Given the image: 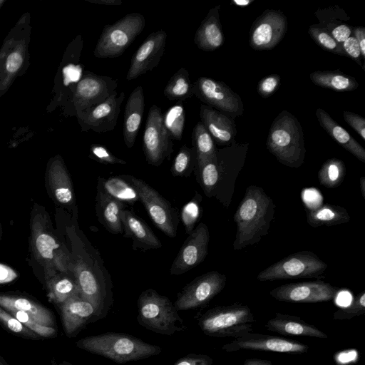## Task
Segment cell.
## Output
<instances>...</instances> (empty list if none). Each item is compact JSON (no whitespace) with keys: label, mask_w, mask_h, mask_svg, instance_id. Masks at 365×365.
Instances as JSON below:
<instances>
[{"label":"cell","mask_w":365,"mask_h":365,"mask_svg":"<svg viewBox=\"0 0 365 365\" xmlns=\"http://www.w3.org/2000/svg\"><path fill=\"white\" fill-rule=\"evenodd\" d=\"M345 121L365 140V118L354 113L344 111Z\"/></svg>","instance_id":"53"},{"label":"cell","mask_w":365,"mask_h":365,"mask_svg":"<svg viewBox=\"0 0 365 365\" xmlns=\"http://www.w3.org/2000/svg\"><path fill=\"white\" fill-rule=\"evenodd\" d=\"M266 144L282 165L298 168L304 163L306 148L303 130L298 119L287 110H282L273 120Z\"/></svg>","instance_id":"3"},{"label":"cell","mask_w":365,"mask_h":365,"mask_svg":"<svg viewBox=\"0 0 365 365\" xmlns=\"http://www.w3.org/2000/svg\"><path fill=\"white\" fill-rule=\"evenodd\" d=\"M200 116L215 143L226 146L235 141L237 129L234 119L205 104L200 106Z\"/></svg>","instance_id":"23"},{"label":"cell","mask_w":365,"mask_h":365,"mask_svg":"<svg viewBox=\"0 0 365 365\" xmlns=\"http://www.w3.org/2000/svg\"><path fill=\"white\" fill-rule=\"evenodd\" d=\"M121 176L135 188L139 200L155 226L167 236L175 237L177 235L178 218L169 202L143 180L132 175Z\"/></svg>","instance_id":"11"},{"label":"cell","mask_w":365,"mask_h":365,"mask_svg":"<svg viewBox=\"0 0 365 365\" xmlns=\"http://www.w3.org/2000/svg\"><path fill=\"white\" fill-rule=\"evenodd\" d=\"M202 197L200 195L196 192V196L186 204L182 211V220L186 228L187 233L190 234L193 230V226L200 215L199 202Z\"/></svg>","instance_id":"46"},{"label":"cell","mask_w":365,"mask_h":365,"mask_svg":"<svg viewBox=\"0 0 365 365\" xmlns=\"http://www.w3.org/2000/svg\"><path fill=\"white\" fill-rule=\"evenodd\" d=\"M163 94L170 101H180L194 96L192 83L185 68H180L173 75L163 90Z\"/></svg>","instance_id":"37"},{"label":"cell","mask_w":365,"mask_h":365,"mask_svg":"<svg viewBox=\"0 0 365 365\" xmlns=\"http://www.w3.org/2000/svg\"><path fill=\"white\" fill-rule=\"evenodd\" d=\"M90 158L104 164H126L127 162L113 155L106 147L92 144L90 148Z\"/></svg>","instance_id":"47"},{"label":"cell","mask_w":365,"mask_h":365,"mask_svg":"<svg viewBox=\"0 0 365 365\" xmlns=\"http://www.w3.org/2000/svg\"><path fill=\"white\" fill-rule=\"evenodd\" d=\"M255 322L250 308L242 304L213 307L197 319V324L207 336L237 339L252 332Z\"/></svg>","instance_id":"4"},{"label":"cell","mask_w":365,"mask_h":365,"mask_svg":"<svg viewBox=\"0 0 365 365\" xmlns=\"http://www.w3.org/2000/svg\"><path fill=\"white\" fill-rule=\"evenodd\" d=\"M275 208L274 201L261 187L248 186L233 216L237 225L233 249L239 250L258 243L267 235Z\"/></svg>","instance_id":"1"},{"label":"cell","mask_w":365,"mask_h":365,"mask_svg":"<svg viewBox=\"0 0 365 365\" xmlns=\"http://www.w3.org/2000/svg\"><path fill=\"white\" fill-rule=\"evenodd\" d=\"M163 115V123L172 140H180L185 123V110L182 103L168 109Z\"/></svg>","instance_id":"40"},{"label":"cell","mask_w":365,"mask_h":365,"mask_svg":"<svg viewBox=\"0 0 365 365\" xmlns=\"http://www.w3.org/2000/svg\"><path fill=\"white\" fill-rule=\"evenodd\" d=\"M145 109V96L141 86L130 93L126 102L123 123V136L128 148L133 147Z\"/></svg>","instance_id":"24"},{"label":"cell","mask_w":365,"mask_h":365,"mask_svg":"<svg viewBox=\"0 0 365 365\" xmlns=\"http://www.w3.org/2000/svg\"><path fill=\"white\" fill-rule=\"evenodd\" d=\"M58 307L64 331L69 337L78 334L88 324L101 319L94 305L80 296L70 298Z\"/></svg>","instance_id":"22"},{"label":"cell","mask_w":365,"mask_h":365,"mask_svg":"<svg viewBox=\"0 0 365 365\" xmlns=\"http://www.w3.org/2000/svg\"><path fill=\"white\" fill-rule=\"evenodd\" d=\"M18 277L17 273L10 267L0 264V284L14 281Z\"/></svg>","instance_id":"55"},{"label":"cell","mask_w":365,"mask_h":365,"mask_svg":"<svg viewBox=\"0 0 365 365\" xmlns=\"http://www.w3.org/2000/svg\"><path fill=\"white\" fill-rule=\"evenodd\" d=\"M166 39L167 33L162 29L148 35L131 58L127 81L137 78L159 64L164 54Z\"/></svg>","instance_id":"21"},{"label":"cell","mask_w":365,"mask_h":365,"mask_svg":"<svg viewBox=\"0 0 365 365\" xmlns=\"http://www.w3.org/2000/svg\"><path fill=\"white\" fill-rule=\"evenodd\" d=\"M137 305L138 322L151 331L171 336L186 329L183 320L170 299L153 289L141 292Z\"/></svg>","instance_id":"5"},{"label":"cell","mask_w":365,"mask_h":365,"mask_svg":"<svg viewBox=\"0 0 365 365\" xmlns=\"http://www.w3.org/2000/svg\"><path fill=\"white\" fill-rule=\"evenodd\" d=\"M124 204L97 188L96 211L98 221L111 233L123 232L121 213Z\"/></svg>","instance_id":"30"},{"label":"cell","mask_w":365,"mask_h":365,"mask_svg":"<svg viewBox=\"0 0 365 365\" xmlns=\"http://www.w3.org/2000/svg\"><path fill=\"white\" fill-rule=\"evenodd\" d=\"M125 93L115 92L104 102L77 115L83 131L106 133L114 130L125 98Z\"/></svg>","instance_id":"19"},{"label":"cell","mask_w":365,"mask_h":365,"mask_svg":"<svg viewBox=\"0 0 365 365\" xmlns=\"http://www.w3.org/2000/svg\"><path fill=\"white\" fill-rule=\"evenodd\" d=\"M145 26L138 12L128 14L113 24L106 25L93 51L97 58H116L122 55Z\"/></svg>","instance_id":"7"},{"label":"cell","mask_w":365,"mask_h":365,"mask_svg":"<svg viewBox=\"0 0 365 365\" xmlns=\"http://www.w3.org/2000/svg\"><path fill=\"white\" fill-rule=\"evenodd\" d=\"M0 365H7L6 361L0 356Z\"/></svg>","instance_id":"61"},{"label":"cell","mask_w":365,"mask_h":365,"mask_svg":"<svg viewBox=\"0 0 365 365\" xmlns=\"http://www.w3.org/2000/svg\"><path fill=\"white\" fill-rule=\"evenodd\" d=\"M46 287L49 301L58 307L70 298L79 296L78 287L74 277L65 273L46 278Z\"/></svg>","instance_id":"33"},{"label":"cell","mask_w":365,"mask_h":365,"mask_svg":"<svg viewBox=\"0 0 365 365\" xmlns=\"http://www.w3.org/2000/svg\"><path fill=\"white\" fill-rule=\"evenodd\" d=\"M287 19L281 11H264L250 29V46L257 51L274 48L287 33Z\"/></svg>","instance_id":"17"},{"label":"cell","mask_w":365,"mask_h":365,"mask_svg":"<svg viewBox=\"0 0 365 365\" xmlns=\"http://www.w3.org/2000/svg\"><path fill=\"white\" fill-rule=\"evenodd\" d=\"M324 28L339 43L351 36L353 28L342 21H334L324 24H319Z\"/></svg>","instance_id":"48"},{"label":"cell","mask_w":365,"mask_h":365,"mask_svg":"<svg viewBox=\"0 0 365 365\" xmlns=\"http://www.w3.org/2000/svg\"><path fill=\"white\" fill-rule=\"evenodd\" d=\"M194 95L206 106L234 119L242 115L244 106L240 96L224 82L200 77L192 83Z\"/></svg>","instance_id":"12"},{"label":"cell","mask_w":365,"mask_h":365,"mask_svg":"<svg viewBox=\"0 0 365 365\" xmlns=\"http://www.w3.org/2000/svg\"><path fill=\"white\" fill-rule=\"evenodd\" d=\"M308 33L311 38L324 50L344 56H346L342 46L331 35L319 24H312L309 27Z\"/></svg>","instance_id":"42"},{"label":"cell","mask_w":365,"mask_h":365,"mask_svg":"<svg viewBox=\"0 0 365 365\" xmlns=\"http://www.w3.org/2000/svg\"><path fill=\"white\" fill-rule=\"evenodd\" d=\"M312 82L317 86L336 91H352L359 87L356 78L339 71H317L310 73Z\"/></svg>","instance_id":"34"},{"label":"cell","mask_w":365,"mask_h":365,"mask_svg":"<svg viewBox=\"0 0 365 365\" xmlns=\"http://www.w3.org/2000/svg\"><path fill=\"white\" fill-rule=\"evenodd\" d=\"M359 188L364 199H365V177L362 176L359 178Z\"/></svg>","instance_id":"60"},{"label":"cell","mask_w":365,"mask_h":365,"mask_svg":"<svg viewBox=\"0 0 365 365\" xmlns=\"http://www.w3.org/2000/svg\"><path fill=\"white\" fill-rule=\"evenodd\" d=\"M87 1L98 5L105 6H121L123 2L121 0H86Z\"/></svg>","instance_id":"57"},{"label":"cell","mask_w":365,"mask_h":365,"mask_svg":"<svg viewBox=\"0 0 365 365\" xmlns=\"http://www.w3.org/2000/svg\"><path fill=\"white\" fill-rule=\"evenodd\" d=\"M1 223H0V237H1Z\"/></svg>","instance_id":"63"},{"label":"cell","mask_w":365,"mask_h":365,"mask_svg":"<svg viewBox=\"0 0 365 365\" xmlns=\"http://www.w3.org/2000/svg\"><path fill=\"white\" fill-rule=\"evenodd\" d=\"M48 181L51 195L57 202L66 207L74 205L75 195L71 179L61 158L56 157L50 164Z\"/></svg>","instance_id":"25"},{"label":"cell","mask_w":365,"mask_h":365,"mask_svg":"<svg viewBox=\"0 0 365 365\" xmlns=\"http://www.w3.org/2000/svg\"><path fill=\"white\" fill-rule=\"evenodd\" d=\"M0 307L5 310L16 309L26 312L43 326L52 327L55 326L53 313L46 307L29 299L0 294Z\"/></svg>","instance_id":"31"},{"label":"cell","mask_w":365,"mask_h":365,"mask_svg":"<svg viewBox=\"0 0 365 365\" xmlns=\"http://www.w3.org/2000/svg\"><path fill=\"white\" fill-rule=\"evenodd\" d=\"M210 234L207 226L200 222L188 235L175 258L170 273L182 274L199 265L208 253Z\"/></svg>","instance_id":"18"},{"label":"cell","mask_w":365,"mask_h":365,"mask_svg":"<svg viewBox=\"0 0 365 365\" xmlns=\"http://www.w3.org/2000/svg\"><path fill=\"white\" fill-rule=\"evenodd\" d=\"M120 217L124 236L133 240L134 247L150 250L162 247L160 241L153 230L135 213L124 209Z\"/></svg>","instance_id":"26"},{"label":"cell","mask_w":365,"mask_h":365,"mask_svg":"<svg viewBox=\"0 0 365 365\" xmlns=\"http://www.w3.org/2000/svg\"><path fill=\"white\" fill-rule=\"evenodd\" d=\"M192 144L195 165L216 158L215 143L201 121L197 122L192 130Z\"/></svg>","instance_id":"36"},{"label":"cell","mask_w":365,"mask_h":365,"mask_svg":"<svg viewBox=\"0 0 365 365\" xmlns=\"http://www.w3.org/2000/svg\"><path fill=\"white\" fill-rule=\"evenodd\" d=\"M220 5L212 8L195 32L194 43L200 49L213 51L224 43L225 38L220 21Z\"/></svg>","instance_id":"27"},{"label":"cell","mask_w":365,"mask_h":365,"mask_svg":"<svg viewBox=\"0 0 365 365\" xmlns=\"http://www.w3.org/2000/svg\"><path fill=\"white\" fill-rule=\"evenodd\" d=\"M281 78L271 74L262 78L257 85V92L263 98H268L276 92L280 86Z\"/></svg>","instance_id":"49"},{"label":"cell","mask_w":365,"mask_h":365,"mask_svg":"<svg viewBox=\"0 0 365 365\" xmlns=\"http://www.w3.org/2000/svg\"><path fill=\"white\" fill-rule=\"evenodd\" d=\"M197 181L205 195L214 197L217 184V167L216 158L195 165Z\"/></svg>","instance_id":"39"},{"label":"cell","mask_w":365,"mask_h":365,"mask_svg":"<svg viewBox=\"0 0 365 365\" xmlns=\"http://www.w3.org/2000/svg\"><path fill=\"white\" fill-rule=\"evenodd\" d=\"M254 0H232L231 3L237 6L245 7L252 4Z\"/></svg>","instance_id":"59"},{"label":"cell","mask_w":365,"mask_h":365,"mask_svg":"<svg viewBox=\"0 0 365 365\" xmlns=\"http://www.w3.org/2000/svg\"><path fill=\"white\" fill-rule=\"evenodd\" d=\"M63 83L66 86L73 82H78L82 77V70L79 66L69 64L63 68Z\"/></svg>","instance_id":"54"},{"label":"cell","mask_w":365,"mask_h":365,"mask_svg":"<svg viewBox=\"0 0 365 365\" xmlns=\"http://www.w3.org/2000/svg\"><path fill=\"white\" fill-rule=\"evenodd\" d=\"M243 365H277L270 361L261 359H248L244 361Z\"/></svg>","instance_id":"58"},{"label":"cell","mask_w":365,"mask_h":365,"mask_svg":"<svg viewBox=\"0 0 365 365\" xmlns=\"http://www.w3.org/2000/svg\"><path fill=\"white\" fill-rule=\"evenodd\" d=\"M328 265L315 253L301 251L288 255L262 270L257 276L260 282L321 277Z\"/></svg>","instance_id":"8"},{"label":"cell","mask_w":365,"mask_h":365,"mask_svg":"<svg viewBox=\"0 0 365 365\" xmlns=\"http://www.w3.org/2000/svg\"><path fill=\"white\" fill-rule=\"evenodd\" d=\"M212 359L202 354H188L179 359L173 365H212Z\"/></svg>","instance_id":"52"},{"label":"cell","mask_w":365,"mask_h":365,"mask_svg":"<svg viewBox=\"0 0 365 365\" xmlns=\"http://www.w3.org/2000/svg\"><path fill=\"white\" fill-rule=\"evenodd\" d=\"M349 220L347 210L339 205L324 204L307 211V223L312 227L339 225Z\"/></svg>","instance_id":"32"},{"label":"cell","mask_w":365,"mask_h":365,"mask_svg":"<svg viewBox=\"0 0 365 365\" xmlns=\"http://www.w3.org/2000/svg\"><path fill=\"white\" fill-rule=\"evenodd\" d=\"M339 292V287L318 280L285 284L272 289L269 294L281 302L317 303L334 299Z\"/></svg>","instance_id":"16"},{"label":"cell","mask_w":365,"mask_h":365,"mask_svg":"<svg viewBox=\"0 0 365 365\" xmlns=\"http://www.w3.org/2000/svg\"><path fill=\"white\" fill-rule=\"evenodd\" d=\"M31 242L36 259L45 267L46 278L58 272L68 274L71 271V258L50 230L48 219L42 213L32 215Z\"/></svg>","instance_id":"6"},{"label":"cell","mask_w":365,"mask_h":365,"mask_svg":"<svg viewBox=\"0 0 365 365\" xmlns=\"http://www.w3.org/2000/svg\"><path fill=\"white\" fill-rule=\"evenodd\" d=\"M97 188L123 204H134L139 200L135 188L121 175L108 179L100 178Z\"/></svg>","instance_id":"35"},{"label":"cell","mask_w":365,"mask_h":365,"mask_svg":"<svg viewBox=\"0 0 365 365\" xmlns=\"http://www.w3.org/2000/svg\"><path fill=\"white\" fill-rule=\"evenodd\" d=\"M195 165V155L192 148L183 145L179 150L171 166V173L175 177H187Z\"/></svg>","instance_id":"41"},{"label":"cell","mask_w":365,"mask_h":365,"mask_svg":"<svg viewBox=\"0 0 365 365\" xmlns=\"http://www.w3.org/2000/svg\"><path fill=\"white\" fill-rule=\"evenodd\" d=\"M346 167L338 158H330L325 161L318 171V180L322 186L327 188L339 187L344 181Z\"/></svg>","instance_id":"38"},{"label":"cell","mask_w":365,"mask_h":365,"mask_svg":"<svg viewBox=\"0 0 365 365\" xmlns=\"http://www.w3.org/2000/svg\"><path fill=\"white\" fill-rule=\"evenodd\" d=\"M365 313V291H361L347 307L340 308L334 312L333 318L336 320L351 319Z\"/></svg>","instance_id":"44"},{"label":"cell","mask_w":365,"mask_h":365,"mask_svg":"<svg viewBox=\"0 0 365 365\" xmlns=\"http://www.w3.org/2000/svg\"><path fill=\"white\" fill-rule=\"evenodd\" d=\"M6 311L14 316L24 327L39 336L51 337L56 334V328L41 324L26 312L16 309Z\"/></svg>","instance_id":"43"},{"label":"cell","mask_w":365,"mask_h":365,"mask_svg":"<svg viewBox=\"0 0 365 365\" xmlns=\"http://www.w3.org/2000/svg\"><path fill=\"white\" fill-rule=\"evenodd\" d=\"M226 281V276L215 270L200 275L182 288L173 305L177 311L202 307L222 291Z\"/></svg>","instance_id":"13"},{"label":"cell","mask_w":365,"mask_h":365,"mask_svg":"<svg viewBox=\"0 0 365 365\" xmlns=\"http://www.w3.org/2000/svg\"><path fill=\"white\" fill-rule=\"evenodd\" d=\"M316 115L322 128L332 138L359 160L365 163V149L359 143L322 108L317 109Z\"/></svg>","instance_id":"29"},{"label":"cell","mask_w":365,"mask_h":365,"mask_svg":"<svg viewBox=\"0 0 365 365\" xmlns=\"http://www.w3.org/2000/svg\"><path fill=\"white\" fill-rule=\"evenodd\" d=\"M264 327L269 331L285 336H310L321 339L327 335L314 326L307 324L302 318L287 314L276 313L268 320Z\"/></svg>","instance_id":"28"},{"label":"cell","mask_w":365,"mask_h":365,"mask_svg":"<svg viewBox=\"0 0 365 365\" xmlns=\"http://www.w3.org/2000/svg\"><path fill=\"white\" fill-rule=\"evenodd\" d=\"M352 33L353 36L356 38L359 43L362 59H365V28L362 26L354 27Z\"/></svg>","instance_id":"56"},{"label":"cell","mask_w":365,"mask_h":365,"mask_svg":"<svg viewBox=\"0 0 365 365\" xmlns=\"http://www.w3.org/2000/svg\"><path fill=\"white\" fill-rule=\"evenodd\" d=\"M342 48L346 54V56L352 58L359 66L364 70V66L362 63L361 53L359 43L353 36L348 38L341 43Z\"/></svg>","instance_id":"51"},{"label":"cell","mask_w":365,"mask_h":365,"mask_svg":"<svg viewBox=\"0 0 365 365\" xmlns=\"http://www.w3.org/2000/svg\"><path fill=\"white\" fill-rule=\"evenodd\" d=\"M76 344L83 350L120 364L156 356L162 351L161 347L135 336L116 332L88 336Z\"/></svg>","instance_id":"2"},{"label":"cell","mask_w":365,"mask_h":365,"mask_svg":"<svg viewBox=\"0 0 365 365\" xmlns=\"http://www.w3.org/2000/svg\"><path fill=\"white\" fill-rule=\"evenodd\" d=\"M247 150V143L235 141L223 148L217 149V184L214 197L225 209H228L232 202L235 182L245 163Z\"/></svg>","instance_id":"9"},{"label":"cell","mask_w":365,"mask_h":365,"mask_svg":"<svg viewBox=\"0 0 365 365\" xmlns=\"http://www.w3.org/2000/svg\"><path fill=\"white\" fill-rule=\"evenodd\" d=\"M143 149L147 162L160 165L173 153L172 138L165 127L161 108L153 105L148 113L143 138Z\"/></svg>","instance_id":"14"},{"label":"cell","mask_w":365,"mask_h":365,"mask_svg":"<svg viewBox=\"0 0 365 365\" xmlns=\"http://www.w3.org/2000/svg\"><path fill=\"white\" fill-rule=\"evenodd\" d=\"M24 62V56L21 48L18 47L11 52L6 57L4 70L8 77L15 74L21 67Z\"/></svg>","instance_id":"50"},{"label":"cell","mask_w":365,"mask_h":365,"mask_svg":"<svg viewBox=\"0 0 365 365\" xmlns=\"http://www.w3.org/2000/svg\"><path fill=\"white\" fill-rule=\"evenodd\" d=\"M61 365H72V364L67 361H63Z\"/></svg>","instance_id":"62"},{"label":"cell","mask_w":365,"mask_h":365,"mask_svg":"<svg viewBox=\"0 0 365 365\" xmlns=\"http://www.w3.org/2000/svg\"><path fill=\"white\" fill-rule=\"evenodd\" d=\"M222 349L227 352L245 349L292 354H304L309 350L307 345L296 341L252 332L223 345Z\"/></svg>","instance_id":"20"},{"label":"cell","mask_w":365,"mask_h":365,"mask_svg":"<svg viewBox=\"0 0 365 365\" xmlns=\"http://www.w3.org/2000/svg\"><path fill=\"white\" fill-rule=\"evenodd\" d=\"M118 81L85 71L77 83L72 103L76 115L106 101L116 92Z\"/></svg>","instance_id":"15"},{"label":"cell","mask_w":365,"mask_h":365,"mask_svg":"<svg viewBox=\"0 0 365 365\" xmlns=\"http://www.w3.org/2000/svg\"><path fill=\"white\" fill-rule=\"evenodd\" d=\"M0 322L10 331L28 339H38L37 334L24 327L14 316L0 307Z\"/></svg>","instance_id":"45"},{"label":"cell","mask_w":365,"mask_h":365,"mask_svg":"<svg viewBox=\"0 0 365 365\" xmlns=\"http://www.w3.org/2000/svg\"><path fill=\"white\" fill-rule=\"evenodd\" d=\"M71 272L79 289V296L96 308L101 319L104 318L113 304L111 288L94 265L82 258L71 263Z\"/></svg>","instance_id":"10"}]
</instances>
